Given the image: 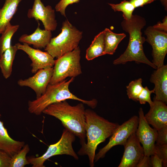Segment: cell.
<instances>
[{
    "mask_svg": "<svg viewBox=\"0 0 167 167\" xmlns=\"http://www.w3.org/2000/svg\"><path fill=\"white\" fill-rule=\"evenodd\" d=\"M85 130L87 142L77 153L88 156L90 167L94 166V159L97 146L110 137L119 125L109 121L93 110H85Z\"/></svg>",
    "mask_w": 167,
    "mask_h": 167,
    "instance_id": "cell-1",
    "label": "cell"
},
{
    "mask_svg": "<svg viewBox=\"0 0 167 167\" xmlns=\"http://www.w3.org/2000/svg\"><path fill=\"white\" fill-rule=\"evenodd\" d=\"M146 25L145 19L137 15H133L130 19H124L122 22V29L129 34V41L124 52L113 61L114 65L135 61L147 64L155 69L157 68L147 58L144 52L143 44L146 38L142 36V30Z\"/></svg>",
    "mask_w": 167,
    "mask_h": 167,
    "instance_id": "cell-2",
    "label": "cell"
},
{
    "mask_svg": "<svg viewBox=\"0 0 167 167\" xmlns=\"http://www.w3.org/2000/svg\"><path fill=\"white\" fill-rule=\"evenodd\" d=\"M85 109L82 102L75 106L65 100L49 105L42 113L59 119L65 128L77 136L81 146L86 143Z\"/></svg>",
    "mask_w": 167,
    "mask_h": 167,
    "instance_id": "cell-3",
    "label": "cell"
},
{
    "mask_svg": "<svg viewBox=\"0 0 167 167\" xmlns=\"http://www.w3.org/2000/svg\"><path fill=\"white\" fill-rule=\"evenodd\" d=\"M73 77L68 80H65L54 84H49L45 92L33 101H29L28 109L30 113L37 115H41L49 105L67 99L79 101L92 109L95 108L97 101L95 99L86 100L78 97L71 93L69 86L74 80Z\"/></svg>",
    "mask_w": 167,
    "mask_h": 167,
    "instance_id": "cell-4",
    "label": "cell"
},
{
    "mask_svg": "<svg viewBox=\"0 0 167 167\" xmlns=\"http://www.w3.org/2000/svg\"><path fill=\"white\" fill-rule=\"evenodd\" d=\"M61 32L57 36L51 38L45 49L54 58H58L71 52L78 46L82 37L80 31L67 20L62 24Z\"/></svg>",
    "mask_w": 167,
    "mask_h": 167,
    "instance_id": "cell-5",
    "label": "cell"
},
{
    "mask_svg": "<svg viewBox=\"0 0 167 167\" xmlns=\"http://www.w3.org/2000/svg\"><path fill=\"white\" fill-rule=\"evenodd\" d=\"M80 52L78 46L71 52L55 60L49 84L58 83L68 77L74 78L82 74L80 64Z\"/></svg>",
    "mask_w": 167,
    "mask_h": 167,
    "instance_id": "cell-6",
    "label": "cell"
},
{
    "mask_svg": "<svg viewBox=\"0 0 167 167\" xmlns=\"http://www.w3.org/2000/svg\"><path fill=\"white\" fill-rule=\"evenodd\" d=\"M75 139V136L65 128L59 140L54 144L50 145L44 154L38 157H28L27 160L32 167H45L44 163L47 160L58 155H69L76 160H78L79 157L72 147V143Z\"/></svg>",
    "mask_w": 167,
    "mask_h": 167,
    "instance_id": "cell-7",
    "label": "cell"
},
{
    "mask_svg": "<svg viewBox=\"0 0 167 167\" xmlns=\"http://www.w3.org/2000/svg\"><path fill=\"white\" fill-rule=\"evenodd\" d=\"M139 117L134 115L121 125H119L110 136L108 143L96 154L94 162L103 158L106 153L113 147L117 145H124L130 136L136 132Z\"/></svg>",
    "mask_w": 167,
    "mask_h": 167,
    "instance_id": "cell-8",
    "label": "cell"
},
{
    "mask_svg": "<svg viewBox=\"0 0 167 167\" xmlns=\"http://www.w3.org/2000/svg\"><path fill=\"white\" fill-rule=\"evenodd\" d=\"M146 41L152 48V63L158 68L164 65L167 53V32L157 29L152 26L148 27L144 31Z\"/></svg>",
    "mask_w": 167,
    "mask_h": 167,
    "instance_id": "cell-9",
    "label": "cell"
},
{
    "mask_svg": "<svg viewBox=\"0 0 167 167\" xmlns=\"http://www.w3.org/2000/svg\"><path fill=\"white\" fill-rule=\"evenodd\" d=\"M139 122L135 134L142 147L144 155L150 156L154 153L157 131L149 126L146 120L143 109L140 108L139 111Z\"/></svg>",
    "mask_w": 167,
    "mask_h": 167,
    "instance_id": "cell-10",
    "label": "cell"
},
{
    "mask_svg": "<svg viewBox=\"0 0 167 167\" xmlns=\"http://www.w3.org/2000/svg\"><path fill=\"white\" fill-rule=\"evenodd\" d=\"M27 16L37 21H41L45 30L51 32L56 29L57 23L54 10L50 5L45 6L41 0H34L32 8L28 10Z\"/></svg>",
    "mask_w": 167,
    "mask_h": 167,
    "instance_id": "cell-11",
    "label": "cell"
},
{
    "mask_svg": "<svg viewBox=\"0 0 167 167\" xmlns=\"http://www.w3.org/2000/svg\"><path fill=\"white\" fill-rule=\"evenodd\" d=\"M124 151L118 167H136L144 156L135 132L131 134L123 145Z\"/></svg>",
    "mask_w": 167,
    "mask_h": 167,
    "instance_id": "cell-12",
    "label": "cell"
},
{
    "mask_svg": "<svg viewBox=\"0 0 167 167\" xmlns=\"http://www.w3.org/2000/svg\"><path fill=\"white\" fill-rule=\"evenodd\" d=\"M15 45L18 50H22L27 54L32 61L31 66L32 73L35 74L41 69L53 67L54 66L55 60L47 52L32 48L25 43L22 44L18 43Z\"/></svg>",
    "mask_w": 167,
    "mask_h": 167,
    "instance_id": "cell-13",
    "label": "cell"
},
{
    "mask_svg": "<svg viewBox=\"0 0 167 167\" xmlns=\"http://www.w3.org/2000/svg\"><path fill=\"white\" fill-rule=\"evenodd\" d=\"M53 67L42 69L38 71L34 75L24 79H20L18 84L21 87H27L32 89L38 98L45 92L52 76Z\"/></svg>",
    "mask_w": 167,
    "mask_h": 167,
    "instance_id": "cell-14",
    "label": "cell"
},
{
    "mask_svg": "<svg viewBox=\"0 0 167 167\" xmlns=\"http://www.w3.org/2000/svg\"><path fill=\"white\" fill-rule=\"evenodd\" d=\"M153 101L144 117L148 123L158 131L167 126V106L161 101L154 99Z\"/></svg>",
    "mask_w": 167,
    "mask_h": 167,
    "instance_id": "cell-15",
    "label": "cell"
},
{
    "mask_svg": "<svg viewBox=\"0 0 167 167\" xmlns=\"http://www.w3.org/2000/svg\"><path fill=\"white\" fill-rule=\"evenodd\" d=\"M152 74L151 82L155 85L154 99L167 103V65L157 68Z\"/></svg>",
    "mask_w": 167,
    "mask_h": 167,
    "instance_id": "cell-16",
    "label": "cell"
},
{
    "mask_svg": "<svg viewBox=\"0 0 167 167\" xmlns=\"http://www.w3.org/2000/svg\"><path fill=\"white\" fill-rule=\"evenodd\" d=\"M52 36L51 32L41 29L39 23L34 32L29 35H22L19 37V41L28 45H32L34 48L39 49L45 48L49 42Z\"/></svg>",
    "mask_w": 167,
    "mask_h": 167,
    "instance_id": "cell-17",
    "label": "cell"
},
{
    "mask_svg": "<svg viewBox=\"0 0 167 167\" xmlns=\"http://www.w3.org/2000/svg\"><path fill=\"white\" fill-rule=\"evenodd\" d=\"M1 116L0 114V118ZM24 145V141L15 140L10 136L3 122L0 120V150L6 152L11 157L18 152Z\"/></svg>",
    "mask_w": 167,
    "mask_h": 167,
    "instance_id": "cell-18",
    "label": "cell"
},
{
    "mask_svg": "<svg viewBox=\"0 0 167 167\" xmlns=\"http://www.w3.org/2000/svg\"><path fill=\"white\" fill-rule=\"evenodd\" d=\"M22 0H5L0 8V35L17 11L18 7Z\"/></svg>",
    "mask_w": 167,
    "mask_h": 167,
    "instance_id": "cell-19",
    "label": "cell"
},
{
    "mask_svg": "<svg viewBox=\"0 0 167 167\" xmlns=\"http://www.w3.org/2000/svg\"><path fill=\"white\" fill-rule=\"evenodd\" d=\"M18 49L17 46L11 45L0 56V68L5 78L11 75L14 60Z\"/></svg>",
    "mask_w": 167,
    "mask_h": 167,
    "instance_id": "cell-20",
    "label": "cell"
},
{
    "mask_svg": "<svg viewBox=\"0 0 167 167\" xmlns=\"http://www.w3.org/2000/svg\"><path fill=\"white\" fill-rule=\"evenodd\" d=\"M104 32L105 49L103 55H112L115 52L118 45L126 36L124 33H116L108 28Z\"/></svg>",
    "mask_w": 167,
    "mask_h": 167,
    "instance_id": "cell-21",
    "label": "cell"
},
{
    "mask_svg": "<svg viewBox=\"0 0 167 167\" xmlns=\"http://www.w3.org/2000/svg\"><path fill=\"white\" fill-rule=\"evenodd\" d=\"M104 32L103 31L95 36L86 51L85 57L88 61L103 55L105 49Z\"/></svg>",
    "mask_w": 167,
    "mask_h": 167,
    "instance_id": "cell-22",
    "label": "cell"
},
{
    "mask_svg": "<svg viewBox=\"0 0 167 167\" xmlns=\"http://www.w3.org/2000/svg\"><path fill=\"white\" fill-rule=\"evenodd\" d=\"M19 27L18 24L12 25L10 22L6 26L0 37V56L11 45L12 37Z\"/></svg>",
    "mask_w": 167,
    "mask_h": 167,
    "instance_id": "cell-23",
    "label": "cell"
},
{
    "mask_svg": "<svg viewBox=\"0 0 167 167\" xmlns=\"http://www.w3.org/2000/svg\"><path fill=\"white\" fill-rule=\"evenodd\" d=\"M108 4L114 11L122 12L124 19L126 20L131 19L135 8L131 2L126 0H124L119 3H108Z\"/></svg>",
    "mask_w": 167,
    "mask_h": 167,
    "instance_id": "cell-24",
    "label": "cell"
},
{
    "mask_svg": "<svg viewBox=\"0 0 167 167\" xmlns=\"http://www.w3.org/2000/svg\"><path fill=\"white\" fill-rule=\"evenodd\" d=\"M30 151L28 144H25L17 153L11 157L9 167H24L29 163L26 155Z\"/></svg>",
    "mask_w": 167,
    "mask_h": 167,
    "instance_id": "cell-25",
    "label": "cell"
},
{
    "mask_svg": "<svg viewBox=\"0 0 167 167\" xmlns=\"http://www.w3.org/2000/svg\"><path fill=\"white\" fill-rule=\"evenodd\" d=\"M141 78L132 81L126 86L127 94L128 98L135 101L143 88Z\"/></svg>",
    "mask_w": 167,
    "mask_h": 167,
    "instance_id": "cell-26",
    "label": "cell"
},
{
    "mask_svg": "<svg viewBox=\"0 0 167 167\" xmlns=\"http://www.w3.org/2000/svg\"><path fill=\"white\" fill-rule=\"evenodd\" d=\"M153 93H155L154 89L150 90L147 86L143 88L138 98V101L141 104H145L147 102L148 103L150 106H151L153 103V101L151 99V95Z\"/></svg>",
    "mask_w": 167,
    "mask_h": 167,
    "instance_id": "cell-27",
    "label": "cell"
},
{
    "mask_svg": "<svg viewBox=\"0 0 167 167\" xmlns=\"http://www.w3.org/2000/svg\"><path fill=\"white\" fill-rule=\"evenodd\" d=\"M154 153H156L162 160V166L165 167H167V144L159 145L155 143Z\"/></svg>",
    "mask_w": 167,
    "mask_h": 167,
    "instance_id": "cell-28",
    "label": "cell"
},
{
    "mask_svg": "<svg viewBox=\"0 0 167 167\" xmlns=\"http://www.w3.org/2000/svg\"><path fill=\"white\" fill-rule=\"evenodd\" d=\"M80 0H60L56 5L55 9L56 11L59 12L64 17H66L65 11L67 7L69 5L75 3H78Z\"/></svg>",
    "mask_w": 167,
    "mask_h": 167,
    "instance_id": "cell-29",
    "label": "cell"
},
{
    "mask_svg": "<svg viewBox=\"0 0 167 167\" xmlns=\"http://www.w3.org/2000/svg\"><path fill=\"white\" fill-rule=\"evenodd\" d=\"M156 144L162 145L167 144V126L157 131Z\"/></svg>",
    "mask_w": 167,
    "mask_h": 167,
    "instance_id": "cell-30",
    "label": "cell"
},
{
    "mask_svg": "<svg viewBox=\"0 0 167 167\" xmlns=\"http://www.w3.org/2000/svg\"><path fill=\"white\" fill-rule=\"evenodd\" d=\"M11 157L6 152L0 150V167H9Z\"/></svg>",
    "mask_w": 167,
    "mask_h": 167,
    "instance_id": "cell-31",
    "label": "cell"
},
{
    "mask_svg": "<svg viewBox=\"0 0 167 167\" xmlns=\"http://www.w3.org/2000/svg\"><path fill=\"white\" fill-rule=\"evenodd\" d=\"M151 156V162L152 167H162V160L158 156L156 153H154Z\"/></svg>",
    "mask_w": 167,
    "mask_h": 167,
    "instance_id": "cell-32",
    "label": "cell"
},
{
    "mask_svg": "<svg viewBox=\"0 0 167 167\" xmlns=\"http://www.w3.org/2000/svg\"><path fill=\"white\" fill-rule=\"evenodd\" d=\"M152 26L157 29L167 32V16H165L162 22L159 21Z\"/></svg>",
    "mask_w": 167,
    "mask_h": 167,
    "instance_id": "cell-33",
    "label": "cell"
},
{
    "mask_svg": "<svg viewBox=\"0 0 167 167\" xmlns=\"http://www.w3.org/2000/svg\"><path fill=\"white\" fill-rule=\"evenodd\" d=\"M157 0H129L135 8L143 7L144 6L150 4Z\"/></svg>",
    "mask_w": 167,
    "mask_h": 167,
    "instance_id": "cell-34",
    "label": "cell"
},
{
    "mask_svg": "<svg viewBox=\"0 0 167 167\" xmlns=\"http://www.w3.org/2000/svg\"><path fill=\"white\" fill-rule=\"evenodd\" d=\"M152 166L150 156H144L137 164L136 167H148Z\"/></svg>",
    "mask_w": 167,
    "mask_h": 167,
    "instance_id": "cell-35",
    "label": "cell"
},
{
    "mask_svg": "<svg viewBox=\"0 0 167 167\" xmlns=\"http://www.w3.org/2000/svg\"><path fill=\"white\" fill-rule=\"evenodd\" d=\"M161 4L164 6L165 10H167V0H160Z\"/></svg>",
    "mask_w": 167,
    "mask_h": 167,
    "instance_id": "cell-36",
    "label": "cell"
}]
</instances>
